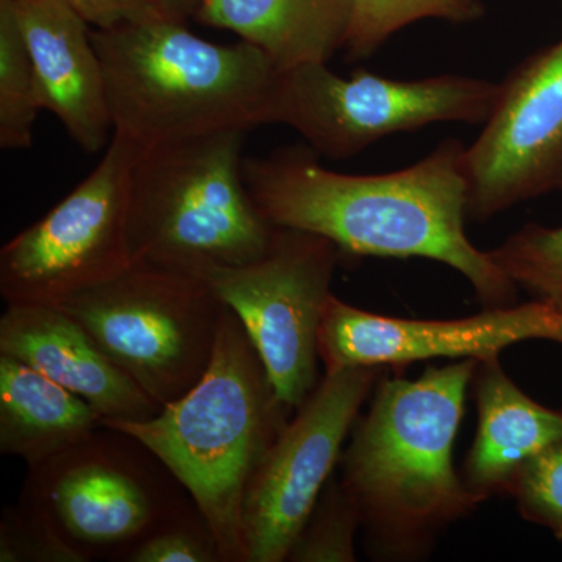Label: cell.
I'll return each mask as SVG.
<instances>
[{"label":"cell","mask_w":562,"mask_h":562,"mask_svg":"<svg viewBox=\"0 0 562 562\" xmlns=\"http://www.w3.org/2000/svg\"><path fill=\"white\" fill-rule=\"evenodd\" d=\"M192 502L146 446L103 424L29 469L20 498L83 562H124L133 547Z\"/></svg>","instance_id":"6"},{"label":"cell","mask_w":562,"mask_h":562,"mask_svg":"<svg viewBox=\"0 0 562 562\" xmlns=\"http://www.w3.org/2000/svg\"><path fill=\"white\" fill-rule=\"evenodd\" d=\"M113 135L138 149L268 124L279 69L246 41L222 46L154 14L91 31Z\"/></svg>","instance_id":"3"},{"label":"cell","mask_w":562,"mask_h":562,"mask_svg":"<svg viewBox=\"0 0 562 562\" xmlns=\"http://www.w3.org/2000/svg\"><path fill=\"white\" fill-rule=\"evenodd\" d=\"M41 106L38 79L11 0H0V147L29 149Z\"/></svg>","instance_id":"19"},{"label":"cell","mask_w":562,"mask_h":562,"mask_svg":"<svg viewBox=\"0 0 562 562\" xmlns=\"http://www.w3.org/2000/svg\"><path fill=\"white\" fill-rule=\"evenodd\" d=\"M498 85L462 76L394 80L368 70L341 77L327 63L279 70L268 124L301 133L319 157L346 160L395 133L438 122L484 124Z\"/></svg>","instance_id":"8"},{"label":"cell","mask_w":562,"mask_h":562,"mask_svg":"<svg viewBox=\"0 0 562 562\" xmlns=\"http://www.w3.org/2000/svg\"><path fill=\"white\" fill-rule=\"evenodd\" d=\"M561 325L553 302L486 308L452 321H416L362 312L335 295L325 305L319 328V358L325 372L384 364H408L431 358L490 360L514 344L553 341Z\"/></svg>","instance_id":"13"},{"label":"cell","mask_w":562,"mask_h":562,"mask_svg":"<svg viewBox=\"0 0 562 562\" xmlns=\"http://www.w3.org/2000/svg\"><path fill=\"white\" fill-rule=\"evenodd\" d=\"M487 254L502 272L535 301H561L562 227L525 225Z\"/></svg>","instance_id":"21"},{"label":"cell","mask_w":562,"mask_h":562,"mask_svg":"<svg viewBox=\"0 0 562 562\" xmlns=\"http://www.w3.org/2000/svg\"><path fill=\"white\" fill-rule=\"evenodd\" d=\"M244 131L138 149L128 183L133 262L201 273L258 260L277 227L243 176Z\"/></svg>","instance_id":"5"},{"label":"cell","mask_w":562,"mask_h":562,"mask_svg":"<svg viewBox=\"0 0 562 562\" xmlns=\"http://www.w3.org/2000/svg\"><path fill=\"white\" fill-rule=\"evenodd\" d=\"M382 368L357 366L325 372L295 409L251 476L244 497L241 532L246 562L286 561L291 546L341 460L361 406Z\"/></svg>","instance_id":"11"},{"label":"cell","mask_w":562,"mask_h":562,"mask_svg":"<svg viewBox=\"0 0 562 562\" xmlns=\"http://www.w3.org/2000/svg\"><path fill=\"white\" fill-rule=\"evenodd\" d=\"M339 257L322 236L277 227L258 260L198 273L239 317L291 412L317 386L321 322Z\"/></svg>","instance_id":"10"},{"label":"cell","mask_w":562,"mask_h":562,"mask_svg":"<svg viewBox=\"0 0 562 562\" xmlns=\"http://www.w3.org/2000/svg\"><path fill=\"white\" fill-rule=\"evenodd\" d=\"M11 3L38 79L41 106L87 154L106 149L114 128L90 24L65 0Z\"/></svg>","instance_id":"14"},{"label":"cell","mask_w":562,"mask_h":562,"mask_svg":"<svg viewBox=\"0 0 562 562\" xmlns=\"http://www.w3.org/2000/svg\"><path fill=\"white\" fill-rule=\"evenodd\" d=\"M94 29H110L122 22L143 20L158 13L154 0H65Z\"/></svg>","instance_id":"26"},{"label":"cell","mask_w":562,"mask_h":562,"mask_svg":"<svg viewBox=\"0 0 562 562\" xmlns=\"http://www.w3.org/2000/svg\"><path fill=\"white\" fill-rule=\"evenodd\" d=\"M0 355L16 358L90 403L103 422L151 419L160 403L103 353L60 306L7 305Z\"/></svg>","instance_id":"15"},{"label":"cell","mask_w":562,"mask_h":562,"mask_svg":"<svg viewBox=\"0 0 562 562\" xmlns=\"http://www.w3.org/2000/svg\"><path fill=\"white\" fill-rule=\"evenodd\" d=\"M472 384L479 428L462 480L486 501L506 492L530 458L562 441V412L528 397L503 372L498 357L479 362Z\"/></svg>","instance_id":"16"},{"label":"cell","mask_w":562,"mask_h":562,"mask_svg":"<svg viewBox=\"0 0 562 562\" xmlns=\"http://www.w3.org/2000/svg\"><path fill=\"white\" fill-rule=\"evenodd\" d=\"M353 0H202L194 18L258 47L279 70L328 63L346 46Z\"/></svg>","instance_id":"17"},{"label":"cell","mask_w":562,"mask_h":562,"mask_svg":"<svg viewBox=\"0 0 562 562\" xmlns=\"http://www.w3.org/2000/svg\"><path fill=\"white\" fill-rule=\"evenodd\" d=\"M291 413L227 306L201 382L151 419L103 425L138 439L173 473L216 532L224 562H246L241 513L247 486Z\"/></svg>","instance_id":"4"},{"label":"cell","mask_w":562,"mask_h":562,"mask_svg":"<svg viewBox=\"0 0 562 562\" xmlns=\"http://www.w3.org/2000/svg\"><path fill=\"white\" fill-rule=\"evenodd\" d=\"M482 133L465 149L468 220L562 192V38L498 83Z\"/></svg>","instance_id":"12"},{"label":"cell","mask_w":562,"mask_h":562,"mask_svg":"<svg viewBox=\"0 0 562 562\" xmlns=\"http://www.w3.org/2000/svg\"><path fill=\"white\" fill-rule=\"evenodd\" d=\"M465 149L443 139L402 171L351 176L322 168L310 147H290L268 158L244 157L243 176L276 227L322 236L351 257L442 262L471 283L486 308H501L512 305L517 286L465 235Z\"/></svg>","instance_id":"1"},{"label":"cell","mask_w":562,"mask_h":562,"mask_svg":"<svg viewBox=\"0 0 562 562\" xmlns=\"http://www.w3.org/2000/svg\"><path fill=\"white\" fill-rule=\"evenodd\" d=\"M124 562H224L216 532L194 502L133 547Z\"/></svg>","instance_id":"23"},{"label":"cell","mask_w":562,"mask_h":562,"mask_svg":"<svg viewBox=\"0 0 562 562\" xmlns=\"http://www.w3.org/2000/svg\"><path fill=\"white\" fill-rule=\"evenodd\" d=\"M201 2L202 0H154V5L162 16L184 22L190 16L194 18Z\"/></svg>","instance_id":"27"},{"label":"cell","mask_w":562,"mask_h":562,"mask_svg":"<svg viewBox=\"0 0 562 562\" xmlns=\"http://www.w3.org/2000/svg\"><path fill=\"white\" fill-rule=\"evenodd\" d=\"M101 427L90 403L32 366L0 355V453L35 468Z\"/></svg>","instance_id":"18"},{"label":"cell","mask_w":562,"mask_h":562,"mask_svg":"<svg viewBox=\"0 0 562 562\" xmlns=\"http://www.w3.org/2000/svg\"><path fill=\"white\" fill-rule=\"evenodd\" d=\"M482 0H353L346 49L350 60L371 57L406 25L422 20L469 24L482 20Z\"/></svg>","instance_id":"20"},{"label":"cell","mask_w":562,"mask_h":562,"mask_svg":"<svg viewBox=\"0 0 562 562\" xmlns=\"http://www.w3.org/2000/svg\"><path fill=\"white\" fill-rule=\"evenodd\" d=\"M554 305L558 306V310H560V316H561V325L560 328H558L557 335H554L553 341L562 344V299L561 301L553 302Z\"/></svg>","instance_id":"28"},{"label":"cell","mask_w":562,"mask_h":562,"mask_svg":"<svg viewBox=\"0 0 562 562\" xmlns=\"http://www.w3.org/2000/svg\"><path fill=\"white\" fill-rule=\"evenodd\" d=\"M525 519L562 541V441L530 458L508 484Z\"/></svg>","instance_id":"24"},{"label":"cell","mask_w":562,"mask_h":562,"mask_svg":"<svg viewBox=\"0 0 562 562\" xmlns=\"http://www.w3.org/2000/svg\"><path fill=\"white\" fill-rule=\"evenodd\" d=\"M0 562H83L49 525L18 503L0 517Z\"/></svg>","instance_id":"25"},{"label":"cell","mask_w":562,"mask_h":562,"mask_svg":"<svg viewBox=\"0 0 562 562\" xmlns=\"http://www.w3.org/2000/svg\"><path fill=\"white\" fill-rule=\"evenodd\" d=\"M480 360L428 368L375 384L371 408L342 450L341 484L375 557L413 560L484 502L453 464L465 395Z\"/></svg>","instance_id":"2"},{"label":"cell","mask_w":562,"mask_h":562,"mask_svg":"<svg viewBox=\"0 0 562 562\" xmlns=\"http://www.w3.org/2000/svg\"><path fill=\"white\" fill-rule=\"evenodd\" d=\"M360 516L341 482L325 484L319 501L288 553L291 562H353Z\"/></svg>","instance_id":"22"},{"label":"cell","mask_w":562,"mask_h":562,"mask_svg":"<svg viewBox=\"0 0 562 562\" xmlns=\"http://www.w3.org/2000/svg\"><path fill=\"white\" fill-rule=\"evenodd\" d=\"M114 364L161 406L195 386L216 350L227 305L194 273L133 262L60 305Z\"/></svg>","instance_id":"7"},{"label":"cell","mask_w":562,"mask_h":562,"mask_svg":"<svg viewBox=\"0 0 562 562\" xmlns=\"http://www.w3.org/2000/svg\"><path fill=\"white\" fill-rule=\"evenodd\" d=\"M136 147L113 135L80 184L0 250L7 305L60 306L133 265L127 239L128 183Z\"/></svg>","instance_id":"9"}]
</instances>
